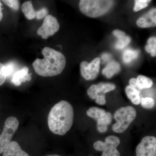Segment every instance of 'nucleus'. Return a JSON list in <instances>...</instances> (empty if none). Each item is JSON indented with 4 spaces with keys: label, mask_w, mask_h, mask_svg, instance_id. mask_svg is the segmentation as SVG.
Segmentation results:
<instances>
[{
    "label": "nucleus",
    "mask_w": 156,
    "mask_h": 156,
    "mask_svg": "<svg viewBox=\"0 0 156 156\" xmlns=\"http://www.w3.org/2000/svg\"><path fill=\"white\" fill-rule=\"evenodd\" d=\"M136 25L141 28L154 27L156 25V9H152L137 20Z\"/></svg>",
    "instance_id": "obj_12"
},
{
    "label": "nucleus",
    "mask_w": 156,
    "mask_h": 156,
    "mask_svg": "<svg viewBox=\"0 0 156 156\" xmlns=\"http://www.w3.org/2000/svg\"><path fill=\"white\" fill-rule=\"evenodd\" d=\"M136 156H156V138L146 136L136 146Z\"/></svg>",
    "instance_id": "obj_10"
},
{
    "label": "nucleus",
    "mask_w": 156,
    "mask_h": 156,
    "mask_svg": "<svg viewBox=\"0 0 156 156\" xmlns=\"http://www.w3.org/2000/svg\"><path fill=\"white\" fill-rule=\"evenodd\" d=\"M48 14V9L46 8H43L36 11L35 17L37 20L42 19L44 17H46Z\"/></svg>",
    "instance_id": "obj_26"
},
{
    "label": "nucleus",
    "mask_w": 156,
    "mask_h": 156,
    "mask_svg": "<svg viewBox=\"0 0 156 156\" xmlns=\"http://www.w3.org/2000/svg\"><path fill=\"white\" fill-rule=\"evenodd\" d=\"M45 156H61L59 155H58V154H51V155H48Z\"/></svg>",
    "instance_id": "obj_30"
},
{
    "label": "nucleus",
    "mask_w": 156,
    "mask_h": 156,
    "mask_svg": "<svg viewBox=\"0 0 156 156\" xmlns=\"http://www.w3.org/2000/svg\"><path fill=\"white\" fill-rule=\"evenodd\" d=\"M87 115L96 120L97 122L98 131L105 133L107 131L108 125L112 122V115L109 112L97 107H92L87 110Z\"/></svg>",
    "instance_id": "obj_6"
},
{
    "label": "nucleus",
    "mask_w": 156,
    "mask_h": 156,
    "mask_svg": "<svg viewBox=\"0 0 156 156\" xmlns=\"http://www.w3.org/2000/svg\"></svg>",
    "instance_id": "obj_31"
},
{
    "label": "nucleus",
    "mask_w": 156,
    "mask_h": 156,
    "mask_svg": "<svg viewBox=\"0 0 156 156\" xmlns=\"http://www.w3.org/2000/svg\"><path fill=\"white\" fill-rule=\"evenodd\" d=\"M42 53L44 58H37L33 63L35 72L43 77H52L61 74L66 65L64 55L61 52L47 47L43 49Z\"/></svg>",
    "instance_id": "obj_2"
},
{
    "label": "nucleus",
    "mask_w": 156,
    "mask_h": 156,
    "mask_svg": "<svg viewBox=\"0 0 156 156\" xmlns=\"http://www.w3.org/2000/svg\"><path fill=\"white\" fill-rule=\"evenodd\" d=\"M113 34L115 36L118 38V39L122 37L126 36V34L124 32L122 31L118 30H114L113 32Z\"/></svg>",
    "instance_id": "obj_27"
},
{
    "label": "nucleus",
    "mask_w": 156,
    "mask_h": 156,
    "mask_svg": "<svg viewBox=\"0 0 156 156\" xmlns=\"http://www.w3.org/2000/svg\"><path fill=\"white\" fill-rule=\"evenodd\" d=\"M120 70L121 66L119 63L116 61H112L102 70V73L107 78L111 79L113 76L119 72Z\"/></svg>",
    "instance_id": "obj_15"
},
{
    "label": "nucleus",
    "mask_w": 156,
    "mask_h": 156,
    "mask_svg": "<svg viewBox=\"0 0 156 156\" xmlns=\"http://www.w3.org/2000/svg\"><path fill=\"white\" fill-rule=\"evenodd\" d=\"M125 90L127 97L133 104L138 105L140 103L141 98L139 90L130 86L126 87Z\"/></svg>",
    "instance_id": "obj_16"
},
{
    "label": "nucleus",
    "mask_w": 156,
    "mask_h": 156,
    "mask_svg": "<svg viewBox=\"0 0 156 156\" xmlns=\"http://www.w3.org/2000/svg\"><path fill=\"white\" fill-rule=\"evenodd\" d=\"M3 153V156H30L21 149L19 144L15 141H11Z\"/></svg>",
    "instance_id": "obj_13"
},
{
    "label": "nucleus",
    "mask_w": 156,
    "mask_h": 156,
    "mask_svg": "<svg viewBox=\"0 0 156 156\" xmlns=\"http://www.w3.org/2000/svg\"><path fill=\"white\" fill-rule=\"evenodd\" d=\"M129 84H130L129 86L138 90L137 85H136V79H135V78H131V80H130V81H129Z\"/></svg>",
    "instance_id": "obj_28"
},
{
    "label": "nucleus",
    "mask_w": 156,
    "mask_h": 156,
    "mask_svg": "<svg viewBox=\"0 0 156 156\" xmlns=\"http://www.w3.org/2000/svg\"><path fill=\"white\" fill-rule=\"evenodd\" d=\"M7 78V74L5 66L0 62V86L5 83Z\"/></svg>",
    "instance_id": "obj_25"
},
{
    "label": "nucleus",
    "mask_w": 156,
    "mask_h": 156,
    "mask_svg": "<svg viewBox=\"0 0 156 156\" xmlns=\"http://www.w3.org/2000/svg\"><path fill=\"white\" fill-rule=\"evenodd\" d=\"M147 45L146 46L145 50L148 53H151L153 57L156 56V38L152 37L147 41Z\"/></svg>",
    "instance_id": "obj_20"
},
{
    "label": "nucleus",
    "mask_w": 156,
    "mask_h": 156,
    "mask_svg": "<svg viewBox=\"0 0 156 156\" xmlns=\"http://www.w3.org/2000/svg\"><path fill=\"white\" fill-rule=\"evenodd\" d=\"M59 27L60 25L56 17L52 15H48L41 26L37 31V34L41 36L42 38L47 39L57 32Z\"/></svg>",
    "instance_id": "obj_8"
},
{
    "label": "nucleus",
    "mask_w": 156,
    "mask_h": 156,
    "mask_svg": "<svg viewBox=\"0 0 156 156\" xmlns=\"http://www.w3.org/2000/svg\"><path fill=\"white\" fill-rule=\"evenodd\" d=\"M120 142L119 137L110 135L107 136L105 142L101 140L95 141L93 147L95 150L102 152L101 156H121L117 149Z\"/></svg>",
    "instance_id": "obj_7"
},
{
    "label": "nucleus",
    "mask_w": 156,
    "mask_h": 156,
    "mask_svg": "<svg viewBox=\"0 0 156 156\" xmlns=\"http://www.w3.org/2000/svg\"><path fill=\"white\" fill-rule=\"evenodd\" d=\"M29 69L27 67L23 68L22 69L16 72L12 77L11 82L14 85L19 86L22 83L27 81H30L31 77L28 74Z\"/></svg>",
    "instance_id": "obj_14"
},
{
    "label": "nucleus",
    "mask_w": 156,
    "mask_h": 156,
    "mask_svg": "<svg viewBox=\"0 0 156 156\" xmlns=\"http://www.w3.org/2000/svg\"><path fill=\"white\" fill-rule=\"evenodd\" d=\"M139 51L128 49L125 50L123 54V60L125 63H129L137 58L139 55Z\"/></svg>",
    "instance_id": "obj_19"
},
{
    "label": "nucleus",
    "mask_w": 156,
    "mask_h": 156,
    "mask_svg": "<svg viewBox=\"0 0 156 156\" xmlns=\"http://www.w3.org/2000/svg\"><path fill=\"white\" fill-rule=\"evenodd\" d=\"M2 2H1V1H0V21H2L3 18V13L2 12Z\"/></svg>",
    "instance_id": "obj_29"
},
{
    "label": "nucleus",
    "mask_w": 156,
    "mask_h": 156,
    "mask_svg": "<svg viewBox=\"0 0 156 156\" xmlns=\"http://www.w3.org/2000/svg\"><path fill=\"white\" fill-rule=\"evenodd\" d=\"M140 103L144 108L151 109L154 106L155 101L151 97L141 98Z\"/></svg>",
    "instance_id": "obj_22"
},
{
    "label": "nucleus",
    "mask_w": 156,
    "mask_h": 156,
    "mask_svg": "<svg viewBox=\"0 0 156 156\" xmlns=\"http://www.w3.org/2000/svg\"><path fill=\"white\" fill-rule=\"evenodd\" d=\"M100 59L96 58L90 63L87 61L82 62L80 65L81 76L87 80H92L96 79L99 73Z\"/></svg>",
    "instance_id": "obj_9"
},
{
    "label": "nucleus",
    "mask_w": 156,
    "mask_h": 156,
    "mask_svg": "<svg viewBox=\"0 0 156 156\" xmlns=\"http://www.w3.org/2000/svg\"><path fill=\"white\" fill-rule=\"evenodd\" d=\"M150 0H136L135 1V6L134 10L135 12L142 10L146 8L148 5V3L150 2Z\"/></svg>",
    "instance_id": "obj_23"
},
{
    "label": "nucleus",
    "mask_w": 156,
    "mask_h": 156,
    "mask_svg": "<svg viewBox=\"0 0 156 156\" xmlns=\"http://www.w3.org/2000/svg\"><path fill=\"white\" fill-rule=\"evenodd\" d=\"M115 88L114 84L100 83L90 86L87 90V94L90 98L95 100L101 95H105L108 92L115 90Z\"/></svg>",
    "instance_id": "obj_11"
},
{
    "label": "nucleus",
    "mask_w": 156,
    "mask_h": 156,
    "mask_svg": "<svg viewBox=\"0 0 156 156\" xmlns=\"http://www.w3.org/2000/svg\"><path fill=\"white\" fill-rule=\"evenodd\" d=\"M74 118L72 105L68 101L62 100L55 105L49 112L48 127L53 134L63 136L72 127Z\"/></svg>",
    "instance_id": "obj_1"
},
{
    "label": "nucleus",
    "mask_w": 156,
    "mask_h": 156,
    "mask_svg": "<svg viewBox=\"0 0 156 156\" xmlns=\"http://www.w3.org/2000/svg\"><path fill=\"white\" fill-rule=\"evenodd\" d=\"M2 2L8 6L9 8H11L15 11H18L20 8V2L17 0H3Z\"/></svg>",
    "instance_id": "obj_24"
},
{
    "label": "nucleus",
    "mask_w": 156,
    "mask_h": 156,
    "mask_svg": "<svg viewBox=\"0 0 156 156\" xmlns=\"http://www.w3.org/2000/svg\"><path fill=\"white\" fill-rule=\"evenodd\" d=\"M136 116V109L131 106L120 108L115 112L114 118L116 122L112 127L115 133H122L128 129Z\"/></svg>",
    "instance_id": "obj_4"
},
{
    "label": "nucleus",
    "mask_w": 156,
    "mask_h": 156,
    "mask_svg": "<svg viewBox=\"0 0 156 156\" xmlns=\"http://www.w3.org/2000/svg\"><path fill=\"white\" fill-rule=\"evenodd\" d=\"M136 80V85L139 91L142 89L150 88L153 85V81L149 78L145 76H138Z\"/></svg>",
    "instance_id": "obj_18"
},
{
    "label": "nucleus",
    "mask_w": 156,
    "mask_h": 156,
    "mask_svg": "<svg viewBox=\"0 0 156 156\" xmlns=\"http://www.w3.org/2000/svg\"><path fill=\"white\" fill-rule=\"evenodd\" d=\"M114 1L109 0H82L79 7L83 14L95 18L105 14L111 9Z\"/></svg>",
    "instance_id": "obj_3"
},
{
    "label": "nucleus",
    "mask_w": 156,
    "mask_h": 156,
    "mask_svg": "<svg viewBox=\"0 0 156 156\" xmlns=\"http://www.w3.org/2000/svg\"><path fill=\"white\" fill-rule=\"evenodd\" d=\"M21 10L27 19L31 20L35 17L37 11L34 9L31 2H24L22 4Z\"/></svg>",
    "instance_id": "obj_17"
},
{
    "label": "nucleus",
    "mask_w": 156,
    "mask_h": 156,
    "mask_svg": "<svg viewBox=\"0 0 156 156\" xmlns=\"http://www.w3.org/2000/svg\"><path fill=\"white\" fill-rule=\"evenodd\" d=\"M19 125V121L15 117H9L6 120L2 132L0 134V154L3 153L11 142Z\"/></svg>",
    "instance_id": "obj_5"
},
{
    "label": "nucleus",
    "mask_w": 156,
    "mask_h": 156,
    "mask_svg": "<svg viewBox=\"0 0 156 156\" xmlns=\"http://www.w3.org/2000/svg\"><path fill=\"white\" fill-rule=\"evenodd\" d=\"M131 41V38L128 36H126L122 37L119 38V40L115 45V48L117 49H123L128 46Z\"/></svg>",
    "instance_id": "obj_21"
}]
</instances>
